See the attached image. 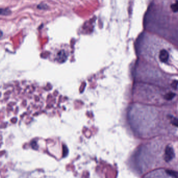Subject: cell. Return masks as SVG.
I'll return each mask as SVG.
<instances>
[{
  "label": "cell",
  "mask_w": 178,
  "mask_h": 178,
  "mask_svg": "<svg viewBox=\"0 0 178 178\" xmlns=\"http://www.w3.org/2000/svg\"><path fill=\"white\" fill-rule=\"evenodd\" d=\"M174 156H175V154L173 149L170 146H167L166 147L165 152V156H164L165 160L166 162L171 161Z\"/></svg>",
  "instance_id": "6da1fadb"
},
{
  "label": "cell",
  "mask_w": 178,
  "mask_h": 178,
  "mask_svg": "<svg viewBox=\"0 0 178 178\" xmlns=\"http://www.w3.org/2000/svg\"><path fill=\"white\" fill-rule=\"evenodd\" d=\"M159 60L163 63H166L169 58V54L165 50H162L160 52L159 55Z\"/></svg>",
  "instance_id": "7a4b0ae2"
},
{
  "label": "cell",
  "mask_w": 178,
  "mask_h": 178,
  "mask_svg": "<svg viewBox=\"0 0 178 178\" xmlns=\"http://www.w3.org/2000/svg\"><path fill=\"white\" fill-rule=\"evenodd\" d=\"M11 14V11L8 8H0V15L8 16Z\"/></svg>",
  "instance_id": "3957f363"
},
{
  "label": "cell",
  "mask_w": 178,
  "mask_h": 178,
  "mask_svg": "<svg viewBox=\"0 0 178 178\" xmlns=\"http://www.w3.org/2000/svg\"><path fill=\"white\" fill-rule=\"evenodd\" d=\"M166 173H167L169 176H171L172 177L175 178H178V172L177 171H173L172 170H166Z\"/></svg>",
  "instance_id": "277c9868"
},
{
  "label": "cell",
  "mask_w": 178,
  "mask_h": 178,
  "mask_svg": "<svg viewBox=\"0 0 178 178\" xmlns=\"http://www.w3.org/2000/svg\"><path fill=\"white\" fill-rule=\"evenodd\" d=\"M175 95H176L174 93L170 92V93H168V94H166V95L165 96V99H166V100L170 101V100H171L172 99H173V97L175 96Z\"/></svg>",
  "instance_id": "5b68a950"
},
{
  "label": "cell",
  "mask_w": 178,
  "mask_h": 178,
  "mask_svg": "<svg viewBox=\"0 0 178 178\" xmlns=\"http://www.w3.org/2000/svg\"><path fill=\"white\" fill-rule=\"evenodd\" d=\"M171 8L174 12H178V1L171 5Z\"/></svg>",
  "instance_id": "8992f818"
},
{
  "label": "cell",
  "mask_w": 178,
  "mask_h": 178,
  "mask_svg": "<svg viewBox=\"0 0 178 178\" xmlns=\"http://www.w3.org/2000/svg\"><path fill=\"white\" fill-rule=\"evenodd\" d=\"M171 123L173 125L178 128V119L177 118H173L171 120Z\"/></svg>",
  "instance_id": "52a82bcc"
},
{
  "label": "cell",
  "mask_w": 178,
  "mask_h": 178,
  "mask_svg": "<svg viewBox=\"0 0 178 178\" xmlns=\"http://www.w3.org/2000/svg\"><path fill=\"white\" fill-rule=\"evenodd\" d=\"M178 85V80H174L172 83H171V86L173 88V89H176L177 88Z\"/></svg>",
  "instance_id": "ba28073f"
},
{
  "label": "cell",
  "mask_w": 178,
  "mask_h": 178,
  "mask_svg": "<svg viewBox=\"0 0 178 178\" xmlns=\"http://www.w3.org/2000/svg\"><path fill=\"white\" fill-rule=\"evenodd\" d=\"M3 36V32L0 30V38L2 37Z\"/></svg>",
  "instance_id": "9c48e42d"
}]
</instances>
